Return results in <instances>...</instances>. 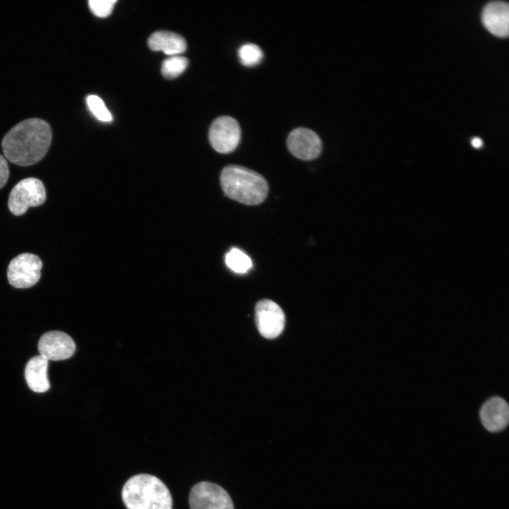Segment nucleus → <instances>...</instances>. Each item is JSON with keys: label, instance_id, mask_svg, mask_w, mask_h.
<instances>
[{"label": "nucleus", "instance_id": "obj_1", "mask_svg": "<svg viewBox=\"0 0 509 509\" xmlns=\"http://www.w3.org/2000/svg\"><path fill=\"white\" fill-rule=\"evenodd\" d=\"M52 141L49 124L39 118L25 119L4 136L1 147L5 157L13 164L28 166L42 160Z\"/></svg>", "mask_w": 509, "mask_h": 509}, {"label": "nucleus", "instance_id": "obj_2", "mask_svg": "<svg viewBox=\"0 0 509 509\" xmlns=\"http://www.w3.org/2000/svg\"><path fill=\"white\" fill-rule=\"evenodd\" d=\"M122 498L127 509H172V499L165 484L158 477L136 474L124 484Z\"/></svg>", "mask_w": 509, "mask_h": 509}, {"label": "nucleus", "instance_id": "obj_3", "mask_svg": "<svg viewBox=\"0 0 509 509\" xmlns=\"http://www.w3.org/2000/svg\"><path fill=\"white\" fill-rule=\"evenodd\" d=\"M221 184L229 198L247 205H257L264 201L269 185L260 174L240 165H228L221 175Z\"/></svg>", "mask_w": 509, "mask_h": 509}, {"label": "nucleus", "instance_id": "obj_4", "mask_svg": "<svg viewBox=\"0 0 509 509\" xmlns=\"http://www.w3.org/2000/svg\"><path fill=\"white\" fill-rule=\"evenodd\" d=\"M46 200V190L41 180L28 177L19 181L11 189L8 201L10 211L15 216L24 214L30 206H37Z\"/></svg>", "mask_w": 509, "mask_h": 509}, {"label": "nucleus", "instance_id": "obj_5", "mask_svg": "<svg viewBox=\"0 0 509 509\" xmlns=\"http://www.w3.org/2000/svg\"><path fill=\"white\" fill-rule=\"evenodd\" d=\"M42 262L31 253H22L10 262L7 268V279L14 288H27L40 280Z\"/></svg>", "mask_w": 509, "mask_h": 509}, {"label": "nucleus", "instance_id": "obj_6", "mask_svg": "<svg viewBox=\"0 0 509 509\" xmlns=\"http://www.w3.org/2000/svg\"><path fill=\"white\" fill-rule=\"evenodd\" d=\"M189 503L191 509H234L230 495L219 485L201 481L191 489Z\"/></svg>", "mask_w": 509, "mask_h": 509}, {"label": "nucleus", "instance_id": "obj_7", "mask_svg": "<svg viewBox=\"0 0 509 509\" xmlns=\"http://www.w3.org/2000/svg\"><path fill=\"white\" fill-rule=\"evenodd\" d=\"M241 136L238 122L229 116L216 118L211 124L209 139L212 147L218 152L228 153L238 146Z\"/></svg>", "mask_w": 509, "mask_h": 509}, {"label": "nucleus", "instance_id": "obj_8", "mask_svg": "<svg viewBox=\"0 0 509 509\" xmlns=\"http://www.w3.org/2000/svg\"><path fill=\"white\" fill-rule=\"evenodd\" d=\"M255 321L260 334L267 339H274L283 331L285 315L275 302L263 299L255 306Z\"/></svg>", "mask_w": 509, "mask_h": 509}, {"label": "nucleus", "instance_id": "obj_9", "mask_svg": "<svg viewBox=\"0 0 509 509\" xmlns=\"http://www.w3.org/2000/svg\"><path fill=\"white\" fill-rule=\"evenodd\" d=\"M76 345L71 337L60 331H50L38 341L40 355L48 361L65 360L73 356Z\"/></svg>", "mask_w": 509, "mask_h": 509}, {"label": "nucleus", "instance_id": "obj_10", "mask_svg": "<svg viewBox=\"0 0 509 509\" xmlns=\"http://www.w3.org/2000/svg\"><path fill=\"white\" fill-rule=\"evenodd\" d=\"M286 144L290 152L301 160L316 158L322 151V141L319 136L312 130L304 127L292 130Z\"/></svg>", "mask_w": 509, "mask_h": 509}, {"label": "nucleus", "instance_id": "obj_11", "mask_svg": "<svg viewBox=\"0 0 509 509\" xmlns=\"http://www.w3.org/2000/svg\"><path fill=\"white\" fill-rule=\"evenodd\" d=\"M479 416L481 423L488 431H502L508 423V404L500 397H491L482 405Z\"/></svg>", "mask_w": 509, "mask_h": 509}, {"label": "nucleus", "instance_id": "obj_12", "mask_svg": "<svg viewBox=\"0 0 509 509\" xmlns=\"http://www.w3.org/2000/svg\"><path fill=\"white\" fill-rule=\"evenodd\" d=\"M482 22L486 28L498 37L508 35L509 8L508 3L494 1L488 3L482 11Z\"/></svg>", "mask_w": 509, "mask_h": 509}, {"label": "nucleus", "instance_id": "obj_13", "mask_svg": "<svg viewBox=\"0 0 509 509\" xmlns=\"http://www.w3.org/2000/svg\"><path fill=\"white\" fill-rule=\"evenodd\" d=\"M49 361L42 356L31 358L25 368V378L31 390L42 393L50 387L47 378Z\"/></svg>", "mask_w": 509, "mask_h": 509}, {"label": "nucleus", "instance_id": "obj_14", "mask_svg": "<svg viewBox=\"0 0 509 509\" xmlns=\"http://www.w3.org/2000/svg\"><path fill=\"white\" fill-rule=\"evenodd\" d=\"M148 45L153 51H162L170 56L179 55L187 48L185 39L170 31H157L148 38Z\"/></svg>", "mask_w": 509, "mask_h": 509}, {"label": "nucleus", "instance_id": "obj_15", "mask_svg": "<svg viewBox=\"0 0 509 509\" xmlns=\"http://www.w3.org/2000/svg\"><path fill=\"white\" fill-rule=\"evenodd\" d=\"M225 262L227 267L238 274L247 272L252 266L250 257L241 250L233 247L226 255Z\"/></svg>", "mask_w": 509, "mask_h": 509}, {"label": "nucleus", "instance_id": "obj_16", "mask_svg": "<svg viewBox=\"0 0 509 509\" xmlns=\"http://www.w3.org/2000/svg\"><path fill=\"white\" fill-rule=\"evenodd\" d=\"M188 59L185 57L171 56L163 61L161 73L166 78H174L180 76L187 67Z\"/></svg>", "mask_w": 509, "mask_h": 509}, {"label": "nucleus", "instance_id": "obj_17", "mask_svg": "<svg viewBox=\"0 0 509 509\" xmlns=\"http://www.w3.org/2000/svg\"><path fill=\"white\" fill-rule=\"evenodd\" d=\"M240 62L247 66H252L260 62L263 57L261 48L253 43L242 45L238 51Z\"/></svg>", "mask_w": 509, "mask_h": 509}, {"label": "nucleus", "instance_id": "obj_18", "mask_svg": "<svg viewBox=\"0 0 509 509\" xmlns=\"http://www.w3.org/2000/svg\"><path fill=\"white\" fill-rule=\"evenodd\" d=\"M86 104L91 113L98 120L110 122L112 120L110 112L105 106L103 100L95 95H89L86 98Z\"/></svg>", "mask_w": 509, "mask_h": 509}, {"label": "nucleus", "instance_id": "obj_19", "mask_svg": "<svg viewBox=\"0 0 509 509\" xmlns=\"http://www.w3.org/2000/svg\"><path fill=\"white\" fill-rule=\"evenodd\" d=\"M116 2V0H90L88 6L95 16L104 18L112 13Z\"/></svg>", "mask_w": 509, "mask_h": 509}, {"label": "nucleus", "instance_id": "obj_20", "mask_svg": "<svg viewBox=\"0 0 509 509\" xmlns=\"http://www.w3.org/2000/svg\"><path fill=\"white\" fill-rule=\"evenodd\" d=\"M9 175V169L6 158L0 155V189L6 183Z\"/></svg>", "mask_w": 509, "mask_h": 509}, {"label": "nucleus", "instance_id": "obj_21", "mask_svg": "<svg viewBox=\"0 0 509 509\" xmlns=\"http://www.w3.org/2000/svg\"><path fill=\"white\" fill-rule=\"evenodd\" d=\"M482 140L479 137H474L472 140V144L475 148H480L482 146Z\"/></svg>", "mask_w": 509, "mask_h": 509}]
</instances>
